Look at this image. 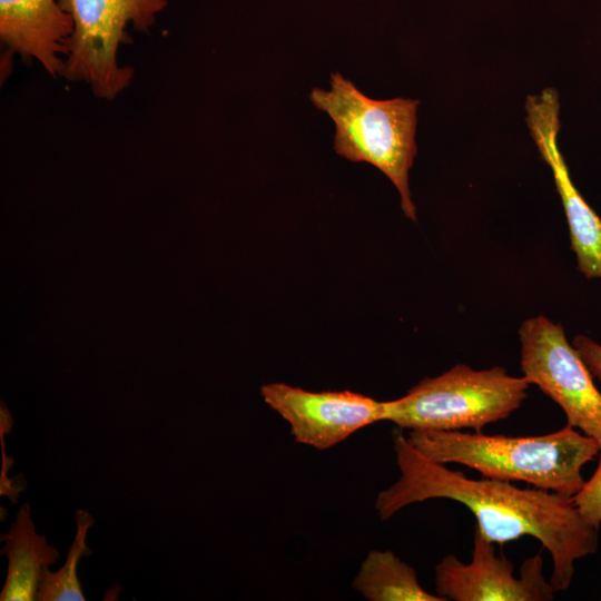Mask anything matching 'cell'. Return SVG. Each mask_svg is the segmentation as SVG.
<instances>
[{
	"label": "cell",
	"mask_w": 601,
	"mask_h": 601,
	"mask_svg": "<svg viewBox=\"0 0 601 601\" xmlns=\"http://www.w3.org/2000/svg\"><path fill=\"white\" fill-rule=\"evenodd\" d=\"M352 587L368 601H445L426 591L416 571L390 550H371Z\"/></svg>",
	"instance_id": "7c38bea8"
},
{
	"label": "cell",
	"mask_w": 601,
	"mask_h": 601,
	"mask_svg": "<svg viewBox=\"0 0 601 601\" xmlns=\"http://www.w3.org/2000/svg\"><path fill=\"white\" fill-rule=\"evenodd\" d=\"M407 439L437 463L462 464L484 477L525 482L566 496L582 489L585 480L581 470L601 450L594 439L568 424L538 436L412 430Z\"/></svg>",
	"instance_id": "7a4b0ae2"
},
{
	"label": "cell",
	"mask_w": 601,
	"mask_h": 601,
	"mask_svg": "<svg viewBox=\"0 0 601 601\" xmlns=\"http://www.w3.org/2000/svg\"><path fill=\"white\" fill-rule=\"evenodd\" d=\"M513 571V563L497 555L494 543L475 529L470 563L447 554L436 564V594L445 601L553 600L555 591L543 574L542 550L522 562L519 578Z\"/></svg>",
	"instance_id": "52a82bcc"
},
{
	"label": "cell",
	"mask_w": 601,
	"mask_h": 601,
	"mask_svg": "<svg viewBox=\"0 0 601 601\" xmlns=\"http://www.w3.org/2000/svg\"><path fill=\"white\" fill-rule=\"evenodd\" d=\"M393 449L401 475L376 497L381 520L431 499L462 503L475 516V529L492 543L525 535L536 539L551 555L550 582L555 592L571 585L575 561L597 552L599 529L584 520L572 496L484 476L470 479L426 457L402 432L394 434Z\"/></svg>",
	"instance_id": "6da1fadb"
},
{
	"label": "cell",
	"mask_w": 601,
	"mask_h": 601,
	"mask_svg": "<svg viewBox=\"0 0 601 601\" xmlns=\"http://www.w3.org/2000/svg\"><path fill=\"white\" fill-rule=\"evenodd\" d=\"M6 543L1 554L7 555L9 565L1 601H33L43 569L59 560V551L48 544L46 536L36 532L30 505L24 503L8 533L1 535Z\"/></svg>",
	"instance_id": "8fae6325"
},
{
	"label": "cell",
	"mask_w": 601,
	"mask_h": 601,
	"mask_svg": "<svg viewBox=\"0 0 601 601\" xmlns=\"http://www.w3.org/2000/svg\"><path fill=\"white\" fill-rule=\"evenodd\" d=\"M573 502L584 520L599 529L601 525V450L598 467L574 495Z\"/></svg>",
	"instance_id": "5bb4252c"
},
{
	"label": "cell",
	"mask_w": 601,
	"mask_h": 601,
	"mask_svg": "<svg viewBox=\"0 0 601 601\" xmlns=\"http://www.w3.org/2000/svg\"><path fill=\"white\" fill-rule=\"evenodd\" d=\"M529 381L502 366L476 371L456 364L426 377L396 400L384 401V421L400 428L475 432L509 417L528 396Z\"/></svg>",
	"instance_id": "277c9868"
},
{
	"label": "cell",
	"mask_w": 601,
	"mask_h": 601,
	"mask_svg": "<svg viewBox=\"0 0 601 601\" xmlns=\"http://www.w3.org/2000/svg\"><path fill=\"white\" fill-rule=\"evenodd\" d=\"M169 0H58L72 21L61 76L85 82L101 99L114 100L128 88L134 70L118 62L128 43L127 27L149 32Z\"/></svg>",
	"instance_id": "5b68a950"
},
{
	"label": "cell",
	"mask_w": 601,
	"mask_h": 601,
	"mask_svg": "<svg viewBox=\"0 0 601 601\" xmlns=\"http://www.w3.org/2000/svg\"><path fill=\"white\" fill-rule=\"evenodd\" d=\"M526 125L541 158L550 166L566 217L570 247L587 278H601V218L575 188L559 149V95L545 88L526 98Z\"/></svg>",
	"instance_id": "9c48e42d"
},
{
	"label": "cell",
	"mask_w": 601,
	"mask_h": 601,
	"mask_svg": "<svg viewBox=\"0 0 601 601\" xmlns=\"http://www.w3.org/2000/svg\"><path fill=\"white\" fill-rule=\"evenodd\" d=\"M331 85L328 91L314 88L309 97L335 124L336 154L380 169L396 187L405 216L416 221L408 171L417 151L415 131L418 101L368 98L338 72L332 73Z\"/></svg>",
	"instance_id": "3957f363"
},
{
	"label": "cell",
	"mask_w": 601,
	"mask_h": 601,
	"mask_svg": "<svg viewBox=\"0 0 601 601\" xmlns=\"http://www.w3.org/2000/svg\"><path fill=\"white\" fill-rule=\"evenodd\" d=\"M260 395L288 423L295 442L316 450L384 421V402L352 391L312 392L275 382L264 384Z\"/></svg>",
	"instance_id": "ba28073f"
},
{
	"label": "cell",
	"mask_w": 601,
	"mask_h": 601,
	"mask_svg": "<svg viewBox=\"0 0 601 601\" xmlns=\"http://www.w3.org/2000/svg\"><path fill=\"white\" fill-rule=\"evenodd\" d=\"M75 520L77 532L65 564L56 572H51L49 566L43 569L37 593L39 601L86 600L77 577V565L82 556L92 553V550L86 545V538L95 520L83 510L76 511Z\"/></svg>",
	"instance_id": "4fadbf2b"
},
{
	"label": "cell",
	"mask_w": 601,
	"mask_h": 601,
	"mask_svg": "<svg viewBox=\"0 0 601 601\" xmlns=\"http://www.w3.org/2000/svg\"><path fill=\"white\" fill-rule=\"evenodd\" d=\"M572 345L579 352L591 374L601 381V345L584 335H577Z\"/></svg>",
	"instance_id": "2e32d148"
},
{
	"label": "cell",
	"mask_w": 601,
	"mask_h": 601,
	"mask_svg": "<svg viewBox=\"0 0 601 601\" xmlns=\"http://www.w3.org/2000/svg\"><path fill=\"white\" fill-rule=\"evenodd\" d=\"M1 420H0V435H1V449H2V469H1V476H0V493L1 495L8 496L12 503L17 502V497L19 495V492L21 489L14 486L13 482H11L10 479L7 476V472L9 467L12 466V463H7L8 457L4 453V444H3V432L9 431L12 426V417L3 403H1V411H0Z\"/></svg>",
	"instance_id": "9a60e30c"
},
{
	"label": "cell",
	"mask_w": 601,
	"mask_h": 601,
	"mask_svg": "<svg viewBox=\"0 0 601 601\" xmlns=\"http://www.w3.org/2000/svg\"><path fill=\"white\" fill-rule=\"evenodd\" d=\"M519 336L523 376L563 410L568 425L601 447V393L562 324L539 315L522 323Z\"/></svg>",
	"instance_id": "8992f818"
},
{
	"label": "cell",
	"mask_w": 601,
	"mask_h": 601,
	"mask_svg": "<svg viewBox=\"0 0 601 601\" xmlns=\"http://www.w3.org/2000/svg\"><path fill=\"white\" fill-rule=\"evenodd\" d=\"M70 16L56 0H0V39L9 55L38 61L52 77L61 76Z\"/></svg>",
	"instance_id": "30bf717a"
}]
</instances>
